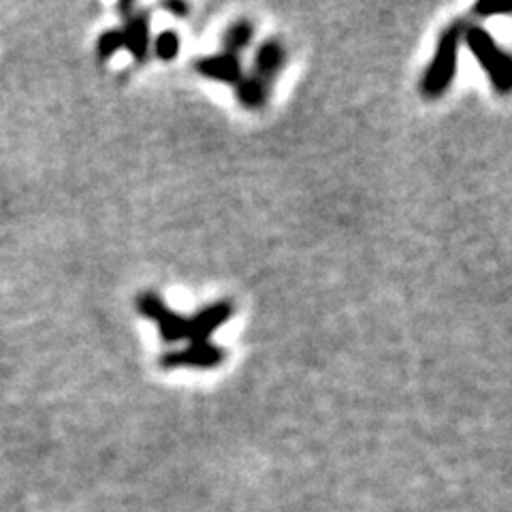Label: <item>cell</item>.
Here are the masks:
<instances>
[{"label": "cell", "mask_w": 512, "mask_h": 512, "mask_svg": "<svg viewBox=\"0 0 512 512\" xmlns=\"http://www.w3.org/2000/svg\"><path fill=\"white\" fill-rule=\"evenodd\" d=\"M282 47L278 43H267L263 50L259 52V60H256V64H259V82L263 84V79H271L274 77V73L280 69L282 64Z\"/></svg>", "instance_id": "cell-6"}, {"label": "cell", "mask_w": 512, "mask_h": 512, "mask_svg": "<svg viewBox=\"0 0 512 512\" xmlns=\"http://www.w3.org/2000/svg\"><path fill=\"white\" fill-rule=\"evenodd\" d=\"M120 45H124V37L122 32H107V35L101 37L99 41V56L101 58H109L111 54H114Z\"/></svg>", "instance_id": "cell-8"}, {"label": "cell", "mask_w": 512, "mask_h": 512, "mask_svg": "<svg viewBox=\"0 0 512 512\" xmlns=\"http://www.w3.org/2000/svg\"><path fill=\"white\" fill-rule=\"evenodd\" d=\"M250 35H252V30H250L248 24H237V26L229 32L227 43H229L231 50H239V47H244V45L250 41Z\"/></svg>", "instance_id": "cell-9"}, {"label": "cell", "mask_w": 512, "mask_h": 512, "mask_svg": "<svg viewBox=\"0 0 512 512\" xmlns=\"http://www.w3.org/2000/svg\"><path fill=\"white\" fill-rule=\"evenodd\" d=\"M122 37H124V45L131 47L133 54H135L137 58H143V56H146V52H148V43H150V39H148V24H146V20H143V18H133L131 22H128L126 30L122 32Z\"/></svg>", "instance_id": "cell-3"}, {"label": "cell", "mask_w": 512, "mask_h": 512, "mask_svg": "<svg viewBox=\"0 0 512 512\" xmlns=\"http://www.w3.org/2000/svg\"><path fill=\"white\" fill-rule=\"evenodd\" d=\"M468 43L474 56L483 64L485 71L491 75L495 88L500 92H508L510 88V58L500 50L485 30H470Z\"/></svg>", "instance_id": "cell-2"}, {"label": "cell", "mask_w": 512, "mask_h": 512, "mask_svg": "<svg viewBox=\"0 0 512 512\" xmlns=\"http://www.w3.org/2000/svg\"><path fill=\"white\" fill-rule=\"evenodd\" d=\"M459 39H461V28L453 26L448 28L438 45V54L431 62V69L427 71L425 79H423V92L427 96H440L444 94V90L451 84V79L455 75V67H457V47H459Z\"/></svg>", "instance_id": "cell-1"}, {"label": "cell", "mask_w": 512, "mask_h": 512, "mask_svg": "<svg viewBox=\"0 0 512 512\" xmlns=\"http://www.w3.org/2000/svg\"><path fill=\"white\" fill-rule=\"evenodd\" d=\"M156 52L163 58H173L178 54V37H175V32H163V35L158 37Z\"/></svg>", "instance_id": "cell-7"}, {"label": "cell", "mask_w": 512, "mask_h": 512, "mask_svg": "<svg viewBox=\"0 0 512 512\" xmlns=\"http://www.w3.org/2000/svg\"><path fill=\"white\" fill-rule=\"evenodd\" d=\"M199 71L214 79H224V82H235L239 73L237 62L231 56H218V58L205 60L199 64Z\"/></svg>", "instance_id": "cell-5"}, {"label": "cell", "mask_w": 512, "mask_h": 512, "mask_svg": "<svg viewBox=\"0 0 512 512\" xmlns=\"http://www.w3.org/2000/svg\"><path fill=\"white\" fill-rule=\"evenodd\" d=\"M218 361H220V350L212 348L210 344H195V348L184 352V355L169 359L167 365H214Z\"/></svg>", "instance_id": "cell-4"}]
</instances>
